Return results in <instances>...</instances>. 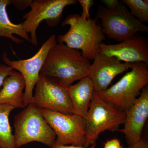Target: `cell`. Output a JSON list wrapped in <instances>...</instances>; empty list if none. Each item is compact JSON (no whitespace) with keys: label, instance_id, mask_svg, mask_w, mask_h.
Listing matches in <instances>:
<instances>
[{"label":"cell","instance_id":"5b68a950","mask_svg":"<svg viewBox=\"0 0 148 148\" xmlns=\"http://www.w3.org/2000/svg\"><path fill=\"white\" fill-rule=\"evenodd\" d=\"M125 118L124 111L104 101L94 90L85 119L86 133L84 147H88L95 144L100 134L106 130H117Z\"/></svg>","mask_w":148,"mask_h":148},{"label":"cell","instance_id":"4fadbf2b","mask_svg":"<svg viewBox=\"0 0 148 148\" xmlns=\"http://www.w3.org/2000/svg\"><path fill=\"white\" fill-rule=\"evenodd\" d=\"M124 127L116 131L123 133L129 145L140 141L148 116V87L142 89L140 96L132 106L124 111Z\"/></svg>","mask_w":148,"mask_h":148},{"label":"cell","instance_id":"6da1fadb","mask_svg":"<svg viewBox=\"0 0 148 148\" xmlns=\"http://www.w3.org/2000/svg\"><path fill=\"white\" fill-rule=\"evenodd\" d=\"M90 65L89 60L78 50L56 43L48 53L40 75L57 79L69 87L88 76Z\"/></svg>","mask_w":148,"mask_h":148},{"label":"cell","instance_id":"cb8c5ba5","mask_svg":"<svg viewBox=\"0 0 148 148\" xmlns=\"http://www.w3.org/2000/svg\"><path fill=\"white\" fill-rule=\"evenodd\" d=\"M106 8L110 10H114L119 5L120 2L118 0H102L101 1Z\"/></svg>","mask_w":148,"mask_h":148},{"label":"cell","instance_id":"ac0fdd59","mask_svg":"<svg viewBox=\"0 0 148 148\" xmlns=\"http://www.w3.org/2000/svg\"><path fill=\"white\" fill-rule=\"evenodd\" d=\"M122 2L127 5L130 13L142 23L148 22V0H122Z\"/></svg>","mask_w":148,"mask_h":148},{"label":"cell","instance_id":"44dd1931","mask_svg":"<svg viewBox=\"0 0 148 148\" xmlns=\"http://www.w3.org/2000/svg\"><path fill=\"white\" fill-rule=\"evenodd\" d=\"M11 3L12 4L14 5L20 10H24L30 6L32 1V0H11L10 1Z\"/></svg>","mask_w":148,"mask_h":148},{"label":"cell","instance_id":"2e32d148","mask_svg":"<svg viewBox=\"0 0 148 148\" xmlns=\"http://www.w3.org/2000/svg\"><path fill=\"white\" fill-rule=\"evenodd\" d=\"M10 3V0H0V37L8 38L17 44L24 42L23 40L13 36L16 34L27 41L31 42L28 34L24 31L22 23L14 24L10 20L6 7Z\"/></svg>","mask_w":148,"mask_h":148},{"label":"cell","instance_id":"30bf717a","mask_svg":"<svg viewBox=\"0 0 148 148\" xmlns=\"http://www.w3.org/2000/svg\"><path fill=\"white\" fill-rule=\"evenodd\" d=\"M57 43L56 37L52 35L42 45L38 51L31 58L25 60L12 61L4 53L3 61L6 65L18 71L24 78L25 83L24 91V107L32 103L34 88L40 75V73L50 49Z\"/></svg>","mask_w":148,"mask_h":148},{"label":"cell","instance_id":"52a82bcc","mask_svg":"<svg viewBox=\"0 0 148 148\" xmlns=\"http://www.w3.org/2000/svg\"><path fill=\"white\" fill-rule=\"evenodd\" d=\"M76 0H34L31 10L24 16L22 23L24 31L31 34V42L38 45L36 30L40 23L45 20L49 26H57L61 21L64 9L67 6L76 4Z\"/></svg>","mask_w":148,"mask_h":148},{"label":"cell","instance_id":"5bb4252c","mask_svg":"<svg viewBox=\"0 0 148 148\" xmlns=\"http://www.w3.org/2000/svg\"><path fill=\"white\" fill-rule=\"evenodd\" d=\"M24 78L19 72L13 71L4 81L0 89V105L6 104L15 108L24 107Z\"/></svg>","mask_w":148,"mask_h":148},{"label":"cell","instance_id":"9a60e30c","mask_svg":"<svg viewBox=\"0 0 148 148\" xmlns=\"http://www.w3.org/2000/svg\"><path fill=\"white\" fill-rule=\"evenodd\" d=\"M94 91L93 83L88 76L69 86V96L74 114L80 116L85 119L89 110Z\"/></svg>","mask_w":148,"mask_h":148},{"label":"cell","instance_id":"8fae6325","mask_svg":"<svg viewBox=\"0 0 148 148\" xmlns=\"http://www.w3.org/2000/svg\"><path fill=\"white\" fill-rule=\"evenodd\" d=\"M99 52L126 63L143 62L148 65V41L136 34L116 44H101Z\"/></svg>","mask_w":148,"mask_h":148},{"label":"cell","instance_id":"d4e9b609","mask_svg":"<svg viewBox=\"0 0 148 148\" xmlns=\"http://www.w3.org/2000/svg\"><path fill=\"white\" fill-rule=\"evenodd\" d=\"M128 148H148V142L141 139L137 143L129 145Z\"/></svg>","mask_w":148,"mask_h":148},{"label":"cell","instance_id":"ba28073f","mask_svg":"<svg viewBox=\"0 0 148 148\" xmlns=\"http://www.w3.org/2000/svg\"><path fill=\"white\" fill-rule=\"evenodd\" d=\"M41 111L58 143L68 145L84 146L86 123L82 117L75 114H64L44 109H41Z\"/></svg>","mask_w":148,"mask_h":148},{"label":"cell","instance_id":"7c38bea8","mask_svg":"<svg viewBox=\"0 0 148 148\" xmlns=\"http://www.w3.org/2000/svg\"><path fill=\"white\" fill-rule=\"evenodd\" d=\"M90 64L88 77L92 81L94 90L99 92L108 88L115 77L131 69L132 63H122L113 56L99 52Z\"/></svg>","mask_w":148,"mask_h":148},{"label":"cell","instance_id":"7a4b0ae2","mask_svg":"<svg viewBox=\"0 0 148 148\" xmlns=\"http://www.w3.org/2000/svg\"><path fill=\"white\" fill-rule=\"evenodd\" d=\"M66 25L70 26V29L65 34L58 36V43H65L68 47L81 50L83 56L88 60L94 59L105 40L98 19H84L79 14H71L62 23V26Z\"/></svg>","mask_w":148,"mask_h":148},{"label":"cell","instance_id":"8992f818","mask_svg":"<svg viewBox=\"0 0 148 148\" xmlns=\"http://www.w3.org/2000/svg\"><path fill=\"white\" fill-rule=\"evenodd\" d=\"M95 18L101 19L104 34L121 42L138 32H148V26L134 17L121 3L114 10L99 7Z\"/></svg>","mask_w":148,"mask_h":148},{"label":"cell","instance_id":"277c9868","mask_svg":"<svg viewBox=\"0 0 148 148\" xmlns=\"http://www.w3.org/2000/svg\"><path fill=\"white\" fill-rule=\"evenodd\" d=\"M130 69L115 84L98 92L104 101L124 112L132 106L148 83V64L132 63Z\"/></svg>","mask_w":148,"mask_h":148},{"label":"cell","instance_id":"d6986e66","mask_svg":"<svg viewBox=\"0 0 148 148\" xmlns=\"http://www.w3.org/2000/svg\"><path fill=\"white\" fill-rule=\"evenodd\" d=\"M77 1L79 3L82 8V14L81 15V17L84 19H90L89 11L91 7L94 5V1L93 0H79Z\"/></svg>","mask_w":148,"mask_h":148},{"label":"cell","instance_id":"ffe728a7","mask_svg":"<svg viewBox=\"0 0 148 148\" xmlns=\"http://www.w3.org/2000/svg\"><path fill=\"white\" fill-rule=\"evenodd\" d=\"M14 71L10 66L5 64H0V88L7 77L10 75Z\"/></svg>","mask_w":148,"mask_h":148},{"label":"cell","instance_id":"603a6c76","mask_svg":"<svg viewBox=\"0 0 148 148\" xmlns=\"http://www.w3.org/2000/svg\"><path fill=\"white\" fill-rule=\"evenodd\" d=\"M104 148H123L119 140L117 139H113L108 140L105 144Z\"/></svg>","mask_w":148,"mask_h":148},{"label":"cell","instance_id":"3957f363","mask_svg":"<svg viewBox=\"0 0 148 148\" xmlns=\"http://www.w3.org/2000/svg\"><path fill=\"white\" fill-rule=\"evenodd\" d=\"M14 142L16 148L33 142L51 148L56 135L43 116L41 108L30 103L14 118Z\"/></svg>","mask_w":148,"mask_h":148},{"label":"cell","instance_id":"9c48e42d","mask_svg":"<svg viewBox=\"0 0 148 148\" xmlns=\"http://www.w3.org/2000/svg\"><path fill=\"white\" fill-rule=\"evenodd\" d=\"M32 103L41 109L66 114H74L69 87L54 78L40 75Z\"/></svg>","mask_w":148,"mask_h":148},{"label":"cell","instance_id":"7402d4cb","mask_svg":"<svg viewBox=\"0 0 148 148\" xmlns=\"http://www.w3.org/2000/svg\"><path fill=\"white\" fill-rule=\"evenodd\" d=\"M96 145V143L88 147H86L84 146H81L68 145H62L56 140L55 143L51 148H95Z\"/></svg>","mask_w":148,"mask_h":148},{"label":"cell","instance_id":"e0dca14e","mask_svg":"<svg viewBox=\"0 0 148 148\" xmlns=\"http://www.w3.org/2000/svg\"><path fill=\"white\" fill-rule=\"evenodd\" d=\"M14 109L9 105H0V148H16L9 119Z\"/></svg>","mask_w":148,"mask_h":148}]
</instances>
